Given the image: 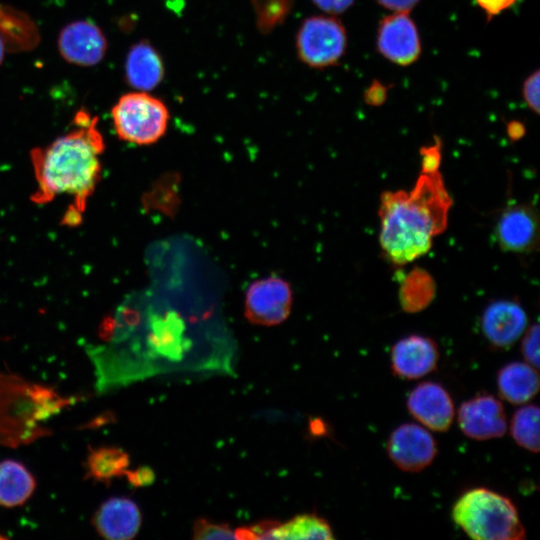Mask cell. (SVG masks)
<instances>
[{
  "mask_svg": "<svg viewBox=\"0 0 540 540\" xmlns=\"http://www.w3.org/2000/svg\"><path fill=\"white\" fill-rule=\"evenodd\" d=\"M97 122L98 117L80 110L74 118L75 128L30 152L36 180L32 201L46 204L58 195L73 196V211L64 219L67 224H77V216L85 210L101 178L105 144Z\"/></svg>",
  "mask_w": 540,
  "mask_h": 540,
  "instance_id": "obj_1",
  "label": "cell"
},
{
  "mask_svg": "<svg viewBox=\"0 0 540 540\" xmlns=\"http://www.w3.org/2000/svg\"><path fill=\"white\" fill-rule=\"evenodd\" d=\"M451 206L439 171L421 173L410 191H384L378 215L379 242L385 258L403 266L426 254L433 238L447 228Z\"/></svg>",
  "mask_w": 540,
  "mask_h": 540,
  "instance_id": "obj_2",
  "label": "cell"
},
{
  "mask_svg": "<svg viewBox=\"0 0 540 540\" xmlns=\"http://www.w3.org/2000/svg\"><path fill=\"white\" fill-rule=\"evenodd\" d=\"M69 403L51 388L0 373V445L15 448L49 435L42 423Z\"/></svg>",
  "mask_w": 540,
  "mask_h": 540,
  "instance_id": "obj_3",
  "label": "cell"
},
{
  "mask_svg": "<svg viewBox=\"0 0 540 540\" xmlns=\"http://www.w3.org/2000/svg\"><path fill=\"white\" fill-rule=\"evenodd\" d=\"M452 518L476 540H522L526 530L514 503L485 487L464 492L454 503Z\"/></svg>",
  "mask_w": 540,
  "mask_h": 540,
  "instance_id": "obj_4",
  "label": "cell"
},
{
  "mask_svg": "<svg viewBox=\"0 0 540 540\" xmlns=\"http://www.w3.org/2000/svg\"><path fill=\"white\" fill-rule=\"evenodd\" d=\"M115 133L120 140L150 145L167 131L170 113L166 104L145 91L123 94L111 109Z\"/></svg>",
  "mask_w": 540,
  "mask_h": 540,
  "instance_id": "obj_5",
  "label": "cell"
},
{
  "mask_svg": "<svg viewBox=\"0 0 540 540\" xmlns=\"http://www.w3.org/2000/svg\"><path fill=\"white\" fill-rule=\"evenodd\" d=\"M347 47L344 25L333 15H313L299 26L295 48L299 60L310 68L324 69L339 63Z\"/></svg>",
  "mask_w": 540,
  "mask_h": 540,
  "instance_id": "obj_6",
  "label": "cell"
},
{
  "mask_svg": "<svg viewBox=\"0 0 540 540\" xmlns=\"http://www.w3.org/2000/svg\"><path fill=\"white\" fill-rule=\"evenodd\" d=\"M493 232L503 251L531 253L539 243L538 213L531 204L507 205L498 214Z\"/></svg>",
  "mask_w": 540,
  "mask_h": 540,
  "instance_id": "obj_7",
  "label": "cell"
},
{
  "mask_svg": "<svg viewBox=\"0 0 540 540\" xmlns=\"http://www.w3.org/2000/svg\"><path fill=\"white\" fill-rule=\"evenodd\" d=\"M292 291L279 277H267L253 282L245 296V316L257 325L273 326L289 316Z\"/></svg>",
  "mask_w": 540,
  "mask_h": 540,
  "instance_id": "obj_8",
  "label": "cell"
},
{
  "mask_svg": "<svg viewBox=\"0 0 540 540\" xmlns=\"http://www.w3.org/2000/svg\"><path fill=\"white\" fill-rule=\"evenodd\" d=\"M437 451V442L432 434L415 423L399 425L387 441L390 460L405 472L424 470L434 461Z\"/></svg>",
  "mask_w": 540,
  "mask_h": 540,
  "instance_id": "obj_9",
  "label": "cell"
},
{
  "mask_svg": "<svg viewBox=\"0 0 540 540\" xmlns=\"http://www.w3.org/2000/svg\"><path fill=\"white\" fill-rule=\"evenodd\" d=\"M60 56L79 67H92L106 56L108 41L102 29L89 20H75L66 24L57 37Z\"/></svg>",
  "mask_w": 540,
  "mask_h": 540,
  "instance_id": "obj_10",
  "label": "cell"
},
{
  "mask_svg": "<svg viewBox=\"0 0 540 540\" xmlns=\"http://www.w3.org/2000/svg\"><path fill=\"white\" fill-rule=\"evenodd\" d=\"M457 421L465 436L479 441L502 437L507 429L502 402L487 393L463 402L457 413Z\"/></svg>",
  "mask_w": 540,
  "mask_h": 540,
  "instance_id": "obj_11",
  "label": "cell"
},
{
  "mask_svg": "<svg viewBox=\"0 0 540 540\" xmlns=\"http://www.w3.org/2000/svg\"><path fill=\"white\" fill-rule=\"evenodd\" d=\"M376 45L386 59L401 66L414 63L421 53L417 27L407 12H394L381 20Z\"/></svg>",
  "mask_w": 540,
  "mask_h": 540,
  "instance_id": "obj_12",
  "label": "cell"
},
{
  "mask_svg": "<svg viewBox=\"0 0 540 540\" xmlns=\"http://www.w3.org/2000/svg\"><path fill=\"white\" fill-rule=\"evenodd\" d=\"M406 406L414 419L436 432L447 431L455 417L451 395L437 382L416 385L407 397Z\"/></svg>",
  "mask_w": 540,
  "mask_h": 540,
  "instance_id": "obj_13",
  "label": "cell"
},
{
  "mask_svg": "<svg viewBox=\"0 0 540 540\" xmlns=\"http://www.w3.org/2000/svg\"><path fill=\"white\" fill-rule=\"evenodd\" d=\"M440 358L436 342L427 336L411 334L399 339L391 348V369L395 376L414 380L433 372Z\"/></svg>",
  "mask_w": 540,
  "mask_h": 540,
  "instance_id": "obj_14",
  "label": "cell"
},
{
  "mask_svg": "<svg viewBox=\"0 0 540 540\" xmlns=\"http://www.w3.org/2000/svg\"><path fill=\"white\" fill-rule=\"evenodd\" d=\"M527 314L518 301L499 299L490 302L481 316L484 337L493 348L512 346L524 333Z\"/></svg>",
  "mask_w": 540,
  "mask_h": 540,
  "instance_id": "obj_15",
  "label": "cell"
},
{
  "mask_svg": "<svg viewBox=\"0 0 540 540\" xmlns=\"http://www.w3.org/2000/svg\"><path fill=\"white\" fill-rule=\"evenodd\" d=\"M137 504L126 497H113L101 504L93 517L97 532L108 540H129L141 526Z\"/></svg>",
  "mask_w": 540,
  "mask_h": 540,
  "instance_id": "obj_16",
  "label": "cell"
},
{
  "mask_svg": "<svg viewBox=\"0 0 540 540\" xmlns=\"http://www.w3.org/2000/svg\"><path fill=\"white\" fill-rule=\"evenodd\" d=\"M165 77L161 54L147 40H141L127 51L124 62V80L135 91L149 92L158 87Z\"/></svg>",
  "mask_w": 540,
  "mask_h": 540,
  "instance_id": "obj_17",
  "label": "cell"
},
{
  "mask_svg": "<svg viewBox=\"0 0 540 540\" xmlns=\"http://www.w3.org/2000/svg\"><path fill=\"white\" fill-rule=\"evenodd\" d=\"M499 396L505 401L520 405L528 403L539 390V375L527 362H510L497 373Z\"/></svg>",
  "mask_w": 540,
  "mask_h": 540,
  "instance_id": "obj_18",
  "label": "cell"
},
{
  "mask_svg": "<svg viewBox=\"0 0 540 540\" xmlns=\"http://www.w3.org/2000/svg\"><path fill=\"white\" fill-rule=\"evenodd\" d=\"M0 38L6 49L26 51L39 42V32L34 21L25 13L0 5Z\"/></svg>",
  "mask_w": 540,
  "mask_h": 540,
  "instance_id": "obj_19",
  "label": "cell"
},
{
  "mask_svg": "<svg viewBox=\"0 0 540 540\" xmlns=\"http://www.w3.org/2000/svg\"><path fill=\"white\" fill-rule=\"evenodd\" d=\"M35 487L33 475L22 463L11 459L0 462V506L22 505L31 497Z\"/></svg>",
  "mask_w": 540,
  "mask_h": 540,
  "instance_id": "obj_20",
  "label": "cell"
},
{
  "mask_svg": "<svg viewBox=\"0 0 540 540\" xmlns=\"http://www.w3.org/2000/svg\"><path fill=\"white\" fill-rule=\"evenodd\" d=\"M436 294L433 277L423 268L415 267L408 272L399 288V302L407 313H417L427 308Z\"/></svg>",
  "mask_w": 540,
  "mask_h": 540,
  "instance_id": "obj_21",
  "label": "cell"
},
{
  "mask_svg": "<svg viewBox=\"0 0 540 540\" xmlns=\"http://www.w3.org/2000/svg\"><path fill=\"white\" fill-rule=\"evenodd\" d=\"M129 464V455L118 447L91 449L86 460L87 476L109 484L113 478L123 476Z\"/></svg>",
  "mask_w": 540,
  "mask_h": 540,
  "instance_id": "obj_22",
  "label": "cell"
},
{
  "mask_svg": "<svg viewBox=\"0 0 540 540\" xmlns=\"http://www.w3.org/2000/svg\"><path fill=\"white\" fill-rule=\"evenodd\" d=\"M271 539H334L331 526L324 518L312 513L301 514L285 523H278Z\"/></svg>",
  "mask_w": 540,
  "mask_h": 540,
  "instance_id": "obj_23",
  "label": "cell"
},
{
  "mask_svg": "<svg viewBox=\"0 0 540 540\" xmlns=\"http://www.w3.org/2000/svg\"><path fill=\"white\" fill-rule=\"evenodd\" d=\"M510 434L523 449L539 452V408L528 404L517 409L510 422Z\"/></svg>",
  "mask_w": 540,
  "mask_h": 540,
  "instance_id": "obj_24",
  "label": "cell"
},
{
  "mask_svg": "<svg viewBox=\"0 0 540 540\" xmlns=\"http://www.w3.org/2000/svg\"><path fill=\"white\" fill-rule=\"evenodd\" d=\"M193 538L204 539H236L235 531L228 524L216 523L205 518L195 521Z\"/></svg>",
  "mask_w": 540,
  "mask_h": 540,
  "instance_id": "obj_25",
  "label": "cell"
},
{
  "mask_svg": "<svg viewBox=\"0 0 540 540\" xmlns=\"http://www.w3.org/2000/svg\"><path fill=\"white\" fill-rule=\"evenodd\" d=\"M524 332L521 353L526 362L537 369L539 367V324H533Z\"/></svg>",
  "mask_w": 540,
  "mask_h": 540,
  "instance_id": "obj_26",
  "label": "cell"
},
{
  "mask_svg": "<svg viewBox=\"0 0 540 540\" xmlns=\"http://www.w3.org/2000/svg\"><path fill=\"white\" fill-rule=\"evenodd\" d=\"M442 142L437 136L432 145L421 147V173H435L439 171L442 159Z\"/></svg>",
  "mask_w": 540,
  "mask_h": 540,
  "instance_id": "obj_27",
  "label": "cell"
},
{
  "mask_svg": "<svg viewBox=\"0 0 540 540\" xmlns=\"http://www.w3.org/2000/svg\"><path fill=\"white\" fill-rule=\"evenodd\" d=\"M539 80L540 72L536 70L530 76L526 78L523 83V98L528 105V107L534 111L536 114H539Z\"/></svg>",
  "mask_w": 540,
  "mask_h": 540,
  "instance_id": "obj_28",
  "label": "cell"
},
{
  "mask_svg": "<svg viewBox=\"0 0 540 540\" xmlns=\"http://www.w3.org/2000/svg\"><path fill=\"white\" fill-rule=\"evenodd\" d=\"M125 475L133 487L149 486L154 483L156 478L154 471L148 466H141L133 471L127 470Z\"/></svg>",
  "mask_w": 540,
  "mask_h": 540,
  "instance_id": "obj_29",
  "label": "cell"
},
{
  "mask_svg": "<svg viewBox=\"0 0 540 540\" xmlns=\"http://www.w3.org/2000/svg\"><path fill=\"white\" fill-rule=\"evenodd\" d=\"M318 9L329 15H338L347 11L355 0H310Z\"/></svg>",
  "mask_w": 540,
  "mask_h": 540,
  "instance_id": "obj_30",
  "label": "cell"
},
{
  "mask_svg": "<svg viewBox=\"0 0 540 540\" xmlns=\"http://www.w3.org/2000/svg\"><path fill=\"white\" fill-rule=\"evenodd\" d=\"M388 87L378 81L373 83L364 92V101L371 106L382 105L387 98Z\"/></svg>",
  "mask_w": 540,
  "mask_h": 540,
  "instance_id": "obj_31",
  "label": "cell"
},
{
  "mask_svg": "<svg viewBox=\"0 0 540 540\" xmlns=\"http://www.w3.org/2000/svg\"><path fill=\"white\" fill-rule=\"evenodd\" d=\"M477 4L486 12L488 18L501 13L513 5L517 0H475Z\"/></svg>",
  "mask_w": 540,
  "mask_h": 540,
  "instance_id": "obj_32",
  "label": "cell"
},
{
  "mask_svg": "<svg viewBox=\"0 0 540 540\" xmlns=\"http://www.w3.org/2000/svg\"><path fill=\"white\" fill-rule=\"evenodd\" d=\"M384 8L393 12H409L419 0H376Z\"/></svg>",
  "mask_w": 540,
  "mask_h": 540,
  "instance_id": "obj_33",
  "label": "cell"
},
{
  "mask_svg": "<svg viewBox=\"0 0 540 540\" xmlns=\"http://www.w3.org/2000/svg\"><path fill=\"white\" fill-rule=\"evenodd\" d=\"M507 134L511 140H519L525 134V127L519 121H511L507 124Z\"/></svg>",
  "mask_w": 540,
  "mask_h": 540,
  "instance_id": "obj_34",
  "label": "cell"
},
{
  "mask_svg": "<svg viewBox=\"0 0 540 540\" xmlns=\"http://www.w3.org/2000/svg\"><path fill=\"white\" fill-rule=\"evenodd\" d=\"M6 46L3 42V40L0 38V66L4 60L5 52H6Z\"/></svg>",
  "mask_w": 540,
  "mask_h": 540,
  "instance_id": "obj_35",
  "label": "cell"
}]
</instances>
